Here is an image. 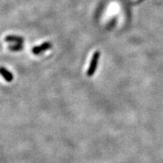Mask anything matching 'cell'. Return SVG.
<instances>
[{"label": "cell", "mask_w": 163, "mask_h": 163, "mask_svg": "<svg viewBox=\"0 0 163 163\" xmlns=\"http://www.w3.org/2000/svg\"><path fill=\"white\" fill-rule=\"evenodd\" d=\"M51 47V44L50 42H45V43L42 44V45H39V46H36L33 48V52L35 54H39L42 51H45V50H48Z\"/></svg>", "instance_id": "3"}, {"label": "cell", "mask_w": 163, "mask_h": 163, "mask_svg": "<svg viewBox=\"0 0 163 163\" xmlns=\"http://www.w3.org/2000/svg\"><path fill=\"white\" fill-rule=\"evenodd\" d=\"M5 40H6V42H16V43L19 44H21L22 42H23V39L15 36H8L7 37H6Z\"/></svg>", "instance_id": "4"}, {"label": "cell", "mask_w": 163, "mask_h": 163, "mask_svg": "<svg viewBox=\"0 0 163 163\" xmlns=\"http://www.w3.org/2000/svg\"><path fill=\"white\" fill-rule=\"evenodd\" d=\"M0 75L4 78V79L6 80L8 82H11L13 81L14 76H13L12 73L10 71L8 70L7 69L4 68V67H0Z\"/></svg>", "instance_id": "2"}, {"label": "cell", "mask_w": 163, "mask_h": 163, "mask_svg": "<svg viewBox=\"0 0 163 163\" xmlns=\"http://www.w3.org/2000/svg\"><path fill=\"white\" fill-rule=\"evenodd\" d=\"M10 49L11 50H20V49H21V44H20V45H12V46H10Z\"/></svg>", "instance_id": "5"}, {"label": "cell", "mask_w": 163, "mask_h": 163, "mask_svg": "<svg viewBox=\"0 0 163 163\" xmlns=\"http://www.w3.org/2000/svg\"><path fill=\"white\" fill-rule=\"evenodd\" d=\"M100 58V52L99 51H96L93 54V57L91 60L90 66L89 67V70L87 71V75L89 76H91L94 75V72L97 69V66H98V60H99Z\"/></svg>", "instance_id": "1"}]
</instances>
